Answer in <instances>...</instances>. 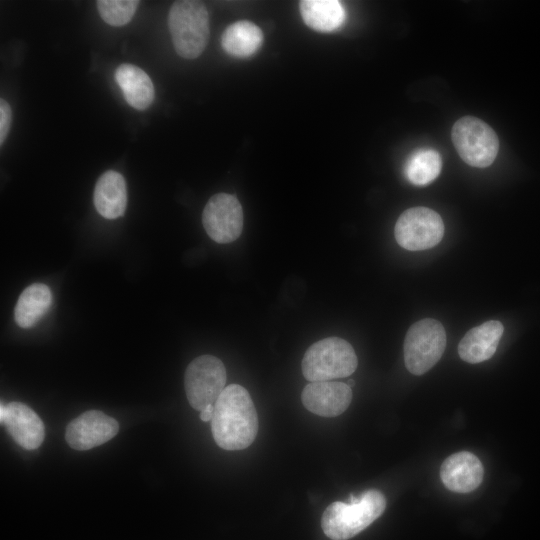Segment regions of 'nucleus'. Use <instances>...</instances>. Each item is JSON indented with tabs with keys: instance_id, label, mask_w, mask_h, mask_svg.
<instances>
[{
	"instance_id": "nucleus-1",
	"label": "nucleus",
	"mask_w": 540,
	"mask_h": 540,
	"mask_svg": "<svg viewBox=\"0 0 540 540\" xmlns=\"http://www.w3.org/2000/svg\"><path fill=\"white\" fill-rule=\"evenodd\" d=\"M257 412L249 392L239 384L224 388L214 404L211 430L216 444L224 450H242L256 438Z\"/></svg>"
},
{
	"instance_id": "nucleus-2",
	"label": "nucleus",
	"mask_w": 540,
	"mask_h": 540,
	"mask_svg": "<svg viewBox=\"0 0 540 540\" xmlns=\"http://www.w3.org/2000/svg\"><path fill=\"white\" fill-rule=\"evenodd\" d=\"M385 508L383 493L369 489L359 497L351 495L348 502L331 503L322 514L321 527L332 540H348L379 518Z\"/></svg>"
},
{
	"instance_id": "nucleus-3",
	"label": "nucleus",
	"mask_w": 540,
	"mask_h": 540,
	"mask_svg": "<svg viewBox=\"0 0 540 540\" xmlns=\"http://www.w3.org/2000/svg\"><path fill=\"white\" fill-rule=\"evenodd\" d=\"M168 27L175 51L185 59H195L209 39V15L200 1H176L168 14Z\"/></svg>"
},
{
	"instance_id": "nucleus-4",
	"label": "nucleus",
	"mask_w": 540,
	"mask_h": 540,
	"mask_svg": "<svg viewBox=\"0 0 540 540\" xmlns=\"http://www.w3.org/2000/svg\"><path fill=\"white\" fill-rule=\"evenodd\" d=\"M358 359L352 345L339 337H328L313 343L305 352L301 368L310 382L331 381L351 375Z\"/></svg>"
},
{
	"instance_id": "nucleus-5",
	"label": "nucleus",
	"mask_w": 540,
	"mask_h": 540,
	"mask_svg": "<svg viewBox=\"0 0 540 540\" xmlns=\"http://www.w3.org/2000/svg\"><path fill=\"white\" fill-rule=\"evenodd\" d=\"M446 348L443 325L432 318H425L411 325L404 340V361L407 370L422 375L441 358Z\"/></svg>"
},
{
	"instance_id": "nucleus-6",
	"label": "nucleus",
	"mask_w": 540,
	"mask_h": 540,
	"mask_svg": "<svg viewBox=\"0 0 540 540\" xmlns=\"http://www.w3.org/2000/svg\"><path fill=\"white\" fill-rule=\"evenodd\" d=\"M451 138L461 159L473 167L490 166L499 150L495 131L473 116L458 119L452 127Z\"/></svg>"
},
{
	"instance_id": "nucleus-7",
	"label": "nucleus",
	"mask_w": 540,
	"mask_h": 540,
	"mask_svg": "<svg viewBox=\"0 0 540 540\" xmlns=\"http://www.w3.org/2000/svg\"><path fill=\"white\" fill-rule=\"evenodd\" d=\"M226 369L223 362L212 355L193 359L185 371V392L191 407L202 411L207 405L215 404L226 387Z\"/></svg>"
},
{
	"instance_id": "nucleus-8",
	"label": "nucleus",
	"mask_w": 540,
	"mask_h": 540,
	"mask_svg": "<svg viewBox=\"0 0 540 540\" xmlns=\"http://www.w3.org/2000/svg\"><path fill=\"white\" fill-rule=\"evenodd\" d=\"M394 235L397 243L406 250H426L442 240L444 223L434 210L423 206L412 207L399 216Z\"/></svg>"
},
{
	"instance_id": "nucleus-9",
	"label": "nucleus",
	"mask_w": 540,
	"mask_h": 540,
	"mask_svg": "<svg viewBox=\"0 0 540 540\" xmlns=\"http://www.w3.org/2000/svg\"><path fill=\"white\" fill-rule=\"evenodd\" d=\"M202 223L208 236L215 242H233L243 229V209L239 200L227 193L213 195L204 207Z\"/></svg>"
},
{
	"instance_id": "nucleus-10",
	"label": "nucleus",
	"mask_w": 540,
	"mask_h": 540,
	"mask_svg": "<svg viewBox=\"0 0 540 540\" xmlns=\"http://www.w3.org/2000/svg\"><path fill=\"white\" fill-rule=\"evenodd\" d=\"M118 430L114 418L99 410H89L68 423L65 439L72 449L85 451L108 442Z\"/></svg>"
},
{
	"instance_id": "nucleus-11",
	"label": "nucleus",
	"mask_w": 540,
	"mask_h": 540,
	"mask_svg": "<svg viewBox=\"0 0 540 540\" xmlns=\"http://www.w3.org/2000/svg\"><path fill=\"white\" fill-rule=\"evenodd\" d=\"M1 423L13 440L27 450L37 449L43 442L45 428L41 418L21 402H9L0 407Z\"/></svg>"
},
{
	"instance_id": "nucleus-12",
	"label": "nucleus",
	"mask_w": 540,
	"mask_h": 540,
	"mask_svg": "<svg viewBox=\"0 0 540 540\" xmlns=\"http://www.w3.org/2000/svg\"><path fill=\"white\" fill-rule=\"evenodd\" d=\"M304 407L322 417L341 415L352 401V390L348 384L338 381L308 383L301 394Z\"/></svg>"
},
{
	"instance_id": "nucleus-13",
	"label": "nucleus",
	"mask_w": 540,
	"mask_h": 540,
	"mask_svg": "<svg viewBox=\"0 0 540 540\" xmlns=\"http://www.w3.org/2000/svg\"><path fill=\"white\" fill-rule=\"evenodd\" d=\"M484 468L471 452L461 451L447 457L440 467V477L445 487L456 493H469L482 482Z\"/></svg>"
},
{
	"instance_id": "nucleus-14",
	"label": "nucleus",
	"mask_w": 540,
	"mask_h": 540,
	"mask_svg": "<svg viewBox=\"0 0 540 540\" xmlns=\"http://www.w3.org/2000/svg\"><path fill=\"white\" fill-rule=\"evenodd\" d=\"M503 332L504 326L497 320L486 321L473 327L458 344L460 358L471 364L490 359L496 352Z\"/></svg>"
},
{
	"instance_id": "nucleus-15",
	"label": "nucleus",
	"mask_w": 540,
	"mask_h": 540,
	"mask_svg": "<svg viewBox=\"0 0 540 540\" xmlns=\"http://www.w3.org/2000/svg\"><path fill=\"white\" fill-rule=\"evenodd\" d=\"M93 201L97 212L106 219H116L125 213L127 188L124 177L113 170L103 173L96 182Z\"/></svg>"
},
{
	"instance_id": "nucleus-16",
	"label": "nucleus",
	"mask_w": 540,
	"mask_h": 540,
	"mask_svg": "<svg viewBox=\"0 0 540 540\" xmlns=\"http://www.w3.org/2000/svg\"><path fill=\"white\" fill-rule=\"evenodd\" d=\"M115 81L126 102L137 110L147 109L154 100L155 90L150 77L139 67L122 64L115 71Z\"/></svg>"
},
{
	"instance_id": "nucleus-17",
	"label": "nucleus",
	"mask_w": 540,
	"mask_h": 540,
	"mask_svg": "<svg viewBox=\"0 0 540 540\" xmlns=\"http://www.w3.org/2000/svg\"><path fill=\"white\" fill-rule=\"evenodd\" d=\"M52 292L42 283L26 287L20 294L14 309V319L21 328H30L47 313L52 305Z\"/></svg>"
},
{
	"instance_id": "nucleus-18",
	"label": "nucleus",
	"mask_w": 540,
	"mask_h": 540,
	"mask_svg": "<svg viewBox=\"0 0 540 540\" xmlns=\"http://www.w3.org/2000/svg\"><path fill=\"white\" fill-rule=\"evenodd\" d=\"M263 33L254 23L246 20L229 25L221 36L223 50L234 57L253 55L262 45Z\"/></svg>"
},
{
	"instance_id": "nucleus-19",
	"label": "nucleus",
	"mask_w": 540,
	"mask_h": 540,
	"mask_svg": "<svg viewBox=\"0 0 540 540\" xmlns=\"http://www.w3.org/2000/svg\"><path fill=\"white\" fill-rule=\"evenodd\" d=\"M299 6L305 24L319 32L336 30L345 19L343 6L336 0H303Z\"/></svg>"
},
{
	"instance_id": "nucleus-20",
	"label": "nucleus",
	"mask_w": 540,
	"mask_h": 540,
	"mask_svg": "<svg viewBox=\"0 0 540 540\" xmlns=\"http://www.w3.org/2000/svg\"><path fill=\"white\" fill-rule=\"evenodd\" d=\"M442 161L434 149H420L406 162L405 175L409 182L417 186L427 185L440 174Z\"/></svg>"
},
{
	"instance_id": "nucleus-21",
	"label": "nucleus",
	"mask_w": 540,
	"mask_h": 540,
	"mask_svg": "<svg viewBox=\"0 0 540 540\" xmlns=\"http://www.w3.org/2000/svg\"><path fill=\"white\" fill-rule=\"evenodd\" d=\"M96 3L101 18L112 26L130 22L139 5L136 0H99Z\"/></svg>"
},
{
	"instance_id": "nucleus-22",
	"label": "nucleus",
	"mask_w": 540,
	"mask_h": 540,
	"mask_svg": "<svg viewBox=\"0 0 540 540\" xmlns=\"http://www.w3.org/2000/svg\"><path fill=\"white\" fill-rule=\"evenodd\" d=\"M12 120V111L6 100H0V144L2 145L9 133Z\"/></svg>"
},
{
	"instance_id": "nucleus-23",
	"label": "nucleus",
	"mask_w": 540,
	"mask_h": 540,
	"mask_svg": "<svg viewBox=\"0 0 540 540\" xmlns=\"http://www.w3.org/2000/svg\"><path fill=\"white\" fill-rule=\"evenodd\" d=\"M214 412V404L207 405L202 411H200V419L203 422H208L212 420Z\"/></svg>"
},
{
	"instance_id": "nucleus-24",
	"label": "nucleus",
	"mask_w": 540,
	"mask_h": 540,
	"mask_svg": "<svg viewBox=\"0 0 540 540\" xmlns=\"http://www.w3.org/2000/svg\"><path fill=\"white\" fill-rule=\"evenodd\" d=\"M354 384H355L354 380H352V379L349 380V382H348V386H349V387H353Z\"/></svg>"
}]
</instances>
